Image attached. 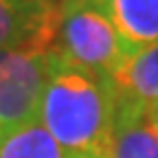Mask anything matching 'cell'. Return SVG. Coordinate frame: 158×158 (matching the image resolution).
I'll return each mask as SVG.
<instances>
[{
	"mask_svg": "<svg viewBox=\"0 0 158 158\" xmlns=\"http://www.w3.org/2000/svg\"><path fill=\"white\" fill-rule=\"evenodd\" d=\"M130 53L158 44V0H94Z\"/></svg>",
	"mask_w": 158,
	"mask_h": 158,
	"instance_id": "cell-6",
	"label": "cell"
},
{
	"mask_svg": "<svg viewBox=\"0 0 158 158\" xmlns=\"http://www.w3.org/2000/svg\"><path fill=\"white\" fill-rule=\"evenodd\" d=\"M53 51L106 79L132 55L112 20L94 0H57Z\"/></svg>",
	"mask_w": 158,
	"mask_h": 158,
	"instance_id": "cell-2",
	"label": "cell"
},
{
	"mask_svg": "<svg viewBox=\"0 0 158 158\" xmlns=\"http://www.w3.org/2000/svg\"><path fill=\"white\" fill-rule=\"evenodd\" d=\"M51 48L24 44L0 51V136L35 118Z\"/></svg>",
	"mask_w": 158,
	"mask_h": 158,
	"instance_id": "cell-3",
	"label": "cell"
},
{
	"mask_svg": "<svg viewBox=\"0 0 158 158\" xmlns=\"http://www.w3.org/2000/svg\"><path fill=\"white\" fill-rule=\"evenodd\" d=\"M57 0H0V51L24 44L53 48Z\"/></svg>",
	"mask_w": 158,
	"mask_h": 158,
	"instance_id": "cell-4",
	"label": "cell"
},
{
	"mask_svg": "<svg viewBox=\"0 0 158 158\" xmlns=\"http://www.w3.org/2000/svg\"><path fill=\"white\" fill-rule=\"evenodd\" d=\"M110 84L116 106H134L147 110L158 103V44L132 53L118 68Z\"/></svg>",
	"mask_w": 158,
	"mask_h": 158,
	"instance_id": "cell-5",
	"label": "cell"
},
{
	"mask_svg": "<svg viewBox=\"0 0 158 158\" xmlns=\"http://www.w3.org/2000/svg\"><path fill=\"white\" fill-rule=\"evenodd\" d=\"M66 158H103V156H94V154H68Z\"/></svg>",
	"mask_w": 158,
	"mask_h": 158,
	"instance_id": "cell-9",
	"label": "cell"
},
{
	"mask_svg": "<svg viewBox=\"0 0 158 158\" xmlns=\"http://www.w3.org/2000/svg\"><path fill=\"white\" fill-rule=\"evenodd\" d=\"M110 158H158V134L149 125L145 110L116 106Z\"/></svg>",
	"mask_w": 158,
	"mask_h": 158,
	"instance_id": "cell-7",
	"label": "cell"
},
{
	"mask_svg": "<svg viewBox=\"0 0 158 158\" xmlns=\"http://www.w3.org/2000/svg\"><path fill=\"white\" fill-rule=\"evenodd\" d=\"M35 118L66 154L110 158L116 97L110 79L48 53V68Z\"/></svg>",
	"mask_w": 158,
	"mask_h": 158,
	"instance_id": "cell-1",
	"label": "cell"
},
{
	"mask_svg": "<svg viewBox=\"0 0 158 158\" xmlns=\"http://www.w3.org/2000/svg\"><path fill=\"white\" fill-rule=\"evenodd\" d=\"M68 154L37 121L18 125L0 136V158H66Z\"/></svg>",
	"mask_w": 158,
	"mask_h": 158,
	"instance_id": "cell-8",
	"label": "cell"
}]
</instances>
